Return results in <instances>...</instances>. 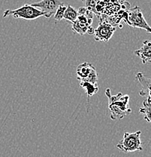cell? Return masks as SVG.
Instances as JSON below:
<instances>
[{"label":"cell","instance_id":"obj_1","mask_svg":"<svg viewBox=\"0 0 151 157\" xmlns=\"http://www.w3.org/2000/svg\"><path fill=\"white\" fill-rule=\"evenodd\" d=\"M105 94L108 100L110 118L112 120H121L131 113V109L129 107L130 97L129 94H123L119 92L112 95L110 88L105 90Z\"/></svg>","mask_w":151,"mask_h":157},{"label":"cell","instance_id":"obj_2","mask_svg":"<svg viewBox=\"0 0 151 157\" xmlns=\"http://www.w3.org/2000/svg\"><path fill=\"white\" fill-rule=\"evenodd\" d=\"M123 20L129 27L143 29L148 33H151V27L146 21L142 11L138 6L129 8L125 11L123 14Z\"/></svg>","mask_w":151,"mask_h":157},{"label":"cell","instance_id":"obj_3","mask_svg":"<svg viewBox=\"0 0 151 157\" xmlns=\"http://www.w3.org/2000/svg\"><path fill=\"white\" fill-rule=\"evenodd\" d=\"M141 131H137L133 133L125 132L123 139L117 144V148L123 153L142 151V142L141 140Z\"/></svg>","mask_w":151,"mask_h":157},{"label":"cell","instance_id":"obj_4","mask_svg":"<svg viewBox=\"0 0 151 157\" xmlns=\"http://www.w3.org/2000/svg\"><path fill=\"white\" fill-rule=\"evenodd\" d=\"M12 16L14 18H22L24 20H35L40 17H44L43 12L31 5L25 4L16 9L5 10L3 13V17Z\"/></svg>","mask_w":151,"mask_h":157},{"label":"cell","instance_id":"obj_5","mask_svg":"<svg viewBox=\"0 0 151 157\" xmlns=\"http://www.w3.org/2000/svg\"><path fill=\"white\" fill-rule=\"evenodd\" d=\"M93 16L94 13L91 11H88L84 14H78L77 20L72 23L73 33L81 36L87 33L89 27H91L92 23Z\"/></svg>","mask_w":151,"mask_h":157},{"label":"cell","instance_id":"obj_6","mask_svg":"<svg viewBox=\"0 0 151 157\" xmlns=\"http://www.w3.org/2000/svg\"><path fill=\"white\" fill-rule=\"evenodd\" d=\"M116 31V27L106 21H100L98 27L94 29V39L96 42H108Z\"/></svg>","mask_w":151,"mask_h":157},{"label":"cell","instance_id":"obj_7","mask_svg":"<svg viewBox=\"0 0 151 157\" xmlns=\"http://www.w3.org/2000/svg\"><path fill=\"white\" fill-rule=\"evenodd\" d=\"M63 3V0H41L30 5L43 12L45 14L44 17L46 18H50V17L54 15L58 7Z\"/></svg>","mask_w":151,"mask_h":157},{"label":"cell","instance_id":"obj_8","mask_svg":"<svg viewBox=\"0 0 151 157\" xmlns=\"http://www.w3.org/2000/svg\"><path fill=\"white\" fill-rule=\"evenodd\" d=\"M135 78L142 87L139 91V95L147 98L146 100L151 104V76H147L139 72L136 74Z\"/></svg>","mask_w":151,"mask_h":157},{"label":"cell","instance_id":"obj_9","mask_svg":"<svg viewBox=\"0 0 151 157\" xmlns=\"http://www.w3.org/2000/svg\"><path fill=\"white\" fill-rule=\"evenodd\" d=\"M134 54L141 59L143 64L151 63V40H144L142 46L135 51Z\"/></svg>","mask_w":151,"mask_h":157},{"label":"cell","instance_id":"obj_10","mask_svg":"<svg viewBox=\"0 0 151 157\" xmlns=\"http://www.w3.org/2000/svg\"><path fill=\"white\" fill-rule=\"evenodd\" d=\"M95 67L90 63L84 62V63H81L76 70V78L80 82H84L89 75L90 74L91 71Z\"/></svg>","mask_w":151,"mask_h":157},{"label":"cell","instance_id":"obj_11","mask_svg":"<svg viewBox=\"0 0 151 157\" xmlns=\"http://www.w3.org/2000/svg\"><path fill=\"white\" fill-rule=\"evenodd\" d=\"M80 86L85 90L87 97H88V101L91 97L96 94L99 89L98 84H92V83L87 82H81Z\"/></svg>","mask_w":151,"mask_h":157},{"label":"cell","instance_id":"obj_12","mask_svg":"<svg viewBox=\"0 0 151 157\" xmlns=\"http://www.w3.org/2000/svg\"><path fill=\"white\" fill-rule=\"evenodd\" d=\"M139 113L144 116V119L147 122L151 123V104L147 100H144L143 106L139 109Z\"/></svg>","mask_w":151,"mask_h":157},{"label":"cell","instance_id":"obj_13","mask_svg":"<svg viewBox=\"0 0 151 157\" xmlns=\"http://www.w3.org/2000/svg\"><path fill=\"white\" fill-rule=\"evenodd\" d=\"M77 16H78V12H77V10L74 9L70 5L66 6V11H65L63 19L66 20V21L72 24L73 22H74L77 20Z\"/></svg>","mask_w":151,"mask_h":157},{"label":"cell","instance_id":"obj_14","mask_svg":"<svg viewBox=\"0 0 151 157\" xmlns=\"http://www.w3.org/2000/svg\"><path fill=\"white\" fill-rule=\"evenodd\" d=\"M80 1L84 2V7L87 8L89 10L92 11L94 14H95V8L101 0H80Z\"/></svg>","mask_w":151,"mask_h":157},{"label":"cell","instance_id":"obj_15","mask_svg":"<svg viewBox=\"0 0 151 157\" xmlns=\"http://www.w3.org/2000/svg\"><path fill=\"white\" fill-rule=\"evenodd\" d=\"M66 6H65L64 3L60 5V6L58 7L57 10L55 12L54 14V20L56 21H60L63 19V17H64L65 11H66Z\"/></svg>","mask_w":151,"mask_h":157}]
</instances>
